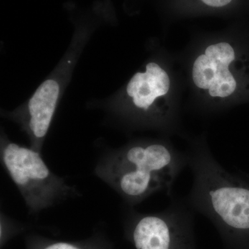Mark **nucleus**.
Listing matches in <instances>:
<instances>
[{"label":"nucleus","instance_id":"obj_9","mask_svg":"<svg viewBox=\"0 0 249 249\" xmlns=\"http://www.w3.org/2000/svg\"><path fill=\"white\" fill-rule=\"evenodd\" d=\"M205 4L211 7H222L230 4L232 0H201Z\"/></svg>","mask_w":249,"mask_h":249},{"label":"nucleus","instance_id":"obj_10","mask_svg":"<svg viewBox=\"0 0 249 249\" xmlns=\"http://www.w3.org/2000/svg\"><path fill=\"white\" fill-rule=\"evenodd\" d=\"M45 249H79L72 245L71 244L65 243V242H59V243L53 244L48 246Z\"/></svg>","mask_w":249,"mask_h":249},{"label":"nucleus","instance_id":"obj_8","mask_svg":"<svg viewBox=\"0 0 249 249\" xmlns=\"http://www.w3.org/2000/svg\"><path fill=\"white\" fill-rule=\"evenodd\" d=\"M98 173L131 204L140 202L156 192L165 191L169 196L173 195V186L156 174L103 165Z\"/></svg>","mask_w":249,"mask_h":249},{"label":"nucleus","instance_id":"obj_7","mask_svg":"<svg viewBox=\"0 0 249 249\" xmlns=\"http://www.w3.org/2000/svg\"><path fill=\"white\" fill-rule=\"evenodd\" d=\"M235 52L227 42L211 45L193 64V82L199 89L206 90L213 98H226L237 88V81L230 70Z\"/></svg>","mask_w":249,"mask_h":249},{"label":"nucleus","instance_id":"obj_4","mask_svg":"<svg viewBox=\"0 0 249 249\" xmlns=\"http://www.w3.org/2000/svg\"><path fill=\"white\" fill-rule=\"evenodd\" d=\"M76 54L69 51V55L47 80L39 86L25 104L13 113L30 139L31 148L42 150L46 136L53 121L59 101L70 80L75 65Z\"/></svg>","mask_w":249,"mask_h":249},{"label":"nucleus","instance_id":"obj_2","mask_svg":"<svg viewBox=\"0 0 249 249\" xmlns=\"http://www.w3.org/2000/svg\"><path fill=\"white\" fill-rule=\"evenodd\" d=\"M1 158L5 169L33 212L52 206L70 191L62 178L54 175L40 152L5 141Z\"/></svg>","mask_w":249,"mask_h":249},{"label":"nucleus","instance_id":"obj_3","mask_svg":"<svg viewBox=\"0 0 249 249\" xmlns=\"http://www.w3.org/2000/svg\"><path fill=\"white\" fill-rule=\"evenodd\" d=\"M166 209L137 215L132 229L137 249H196L194 217L186 199L170 196Z\"/></svg>","mask_w":249,"mask_h":249},{"label":"nucleus","instance_id":"obj_1","mask_svg":"<svg viewBox=\"0 0 249 249\" xmlns=\"http://www.w3.org/2000/svg\"><path fill=\"white\" fill-rule=\"evenodd\" d=\"M186 155L193 174L187 202L213 222L231 249H249V181L226 170L202 142Z\"/></svg>","mask_w":249,"mask_h":249},{"label":"nucleus","instance_id":"obj_5","mask_svg":"<svg viewBox=\"0 0 249 249\" xmlns=\"http://www.w3.org/2000/svg\"><path fill=\"white\" fill-rule=\"evenodd\" d=\"M103 165L156 174L173 186L178 175L188 166V159L186 154L180 153L166 142H139L114 152Z\"/></svg>","mask_w":249,"mask_h":249},{"label":"nucleus","instance_id":"obj_6","mask_svg":"<svg viewBox=\"0 0 249 249\" xmlns=\"http://www.w3.org/2000/svg\"><path fill=\"white\" fill-rule=\"evenodd\" d=\"M170 81L168 73L155 62H150L144 72H137L126 86L127 111L134 117L150 124H163L169 110L160 104L168 93Z\"/></svg>","mask_w":249,"mask_h":249}]
</instances>
